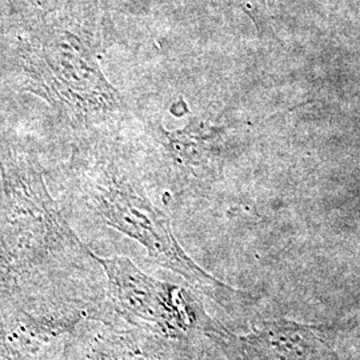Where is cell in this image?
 <instances>
[{
	"instance_id": "cell-1",
	"label": "cell",
	"mask_w": 360,
	"mask_h": 360,
	"mask_svg": "<svg viewBox=\"0 0 360 360\" xmlns=\"http://www.w3.org/2000/svg\"><path fill=\"white\" fill-rule=\"evenodd\" d=\"M0 65L20 89L46 101L72 129H92L123 110L92 38L60 23L1 32Z\"/></svg>"
},
{
	"instance_id": "cell-2",
	"label": "cell",
	"mask_w": 360,
	"mask_h": 360,
	"mask_svg": "<svg viewBox=\"0 0 360 360\" xmlns=\"http://www.w3.org/2000/svg\"><path fill=\"white\" fill-rule=\"evenodd\" d=\"M0 291H13L31 272L90 250L55 203L34 155L0 142Z\"/></svg>"
},
{
	"instance_id": "cell-3",
	"label": "cell",
	"mask_w": 360,
	"mask_h": 360,
	"mask_svg": "<svg viewBox=\"0 0 360 360\" xmlns=\"http://www.w3.org/2000/svg\"><path fill=\"white\" fill-rule=\"evenodd\" d=\"M72 171L84 203L107 226L139 242L156 263L178 272L221 306L235 300L239 291L202 270L184 252L169 219L115 160L90 150H75Z\"/></svg>"
},
{
	"instance_id": "cell-4",
	"label": "cell",
	"mask_w": 360,
	"mask_h": 360,
	"mask_svg": "<svg viewBox=\"0 0 360 360\" xmlns=\"http://www.w3.org/2000/svg\"><path fill=\"white\" fill-rule=\"evenodd\" d=\"M91 257L105 272L116 306L131 319L146 323L169 336L214 327V324H205L203 314L195 307L184 290L148 276L127 257H102L94 252Z\"/></svg>"
},
{
	"instance_id": "cell-5",
	"label": "cell",
	"mask_w": 360,
	"mask_h": 360,
	"mask_svg": "<svg viewBox=\"0 0 360 360\" xmlns=\"http://www.w3.org/2000/svg\"><path fill=\"white\" fill-rule=\"evenodd\" d=\"M26 314V319L16 318L10 327L6 328L4 340L1 343L6 358L10 360H41L43 348L50 346L53 338L65 334L74 326V319L60 322H38Z\"/></svg>"
},
{
	"instance_id": "cell-6",
	"label": "cell",
	"mask_w": 360,
	"mask_h": 360,
	"mask_svg": "<svg viewBox=\"0 0 360 360\" xmlns=\"http://www.w3.org/2000/svg\"><path fill=\"white\" fill-rule=\"evenodd\" d=\"M309 330L292 322L266 323L254 334L238 338L251 360H302V339Z\"/></svg>"
},
{
	"instance_id": "cell-7",
	"label": "cell",
	"mask_w": 360,
	"mask_h": 360,
	"mask_svg": "<svg viewBox=\"0 0 360 360\" xmlns=\"http://www.w3.org/2000/svg\"><path fill=\"white\" fill-rule=\"evenodd\" d=\"M0 360H3V356H1V352H0Z\"/></svg>"
}]
</instances>
